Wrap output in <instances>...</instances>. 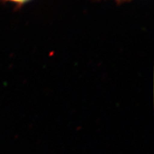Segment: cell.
<instances>
[{
    "mask_svg": "<svg viewBox=\"0 0 154 154\" xmlns=\"http://www.w3.org/2000/svg\"><path fill=\"white\" fill-rule=\"evenodd\" d=\"M6 1H9V2H14V3H17L19 5H23L24 3H25L29 1H30V0H6Z\"/></svg>",
    "mask_w": 154,
    "mask_h": 154,
    "instance_id": "obj_1",
    "label": "cell"
},
{
    "mask_svg": "<svg viewBox=\"0 0 154 154\" xmlns=\"http://www.w3.org/2000/svg\"><path fill=\"white\" fill-rule=\"evenodd\" d=\"M117 2L119 3V2H125V0H116Z\"/></svg>",
    "mask_w": 154,
    "mask_h": 154,
    "instance_id": "obj_2",
    "label": "cell"
},
{
    "mask_svg": "<svg viewBox=\"0 0 154 154\" xmlns=\"http://www.w3.org/2000/svg\"><path fill=\"white\" fill-rule=\"evenodd\" d=\"M125 1H128V0H125Z\"/></svg>",
    "mask_w": 154,
    "mask_h": 154,
    "instance_id": "obj_3",
    "label": "cell"
}]
</instances>
